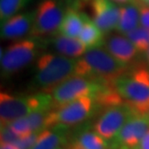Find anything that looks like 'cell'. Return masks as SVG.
<instances>
[{"label": "cell", "mask_w": 149, "mask_h": 149, "mask_svg": "<svg viewBox=\"0 0 149 149\" xmlns=\"http://www.w3.org/2000/svg\"><path fill=\"white\" fill-rule=\"evenodd\" d=\"M143 3H145L146 4H148V5H149V0H142Z\"/></svg>", "instance_id": "obj_30"}, {"label": "cell", "mask_w": 149, "mask_h": 149, "mask_svg": "<svg viewBox=\"0 0 149 149\" xmlns=\"http://www.w3.org/2000/svg\"><path fill=\"white\" fill-rule=\"evenodd\" d=\"M145 116H147V117L148 118V119H149V109H148V112L146 113V114H145Z\"/></svg>", "instance_id": "obj_31"}, {"label": "cell", "mask_w": 149, "mask_h": 149, "mask_svg": "<svg viewBox=\"0 0 149 149\" xmlns=\"http://www.w3.org/2000/svg\"><path fill=\"white\" fill-rule=\"evenodd\" d=\"M40 133L41 132L32 133L27 136L22 137L17 141L16 143L13 144V145H15L18 149H32L35 143L37 142V139Z\"/></svg>", "instance_id": "obj_25"}, {"label": "cell", "mask_w": 149, "mask_h": 149, "mask_svg": "<svg viewBox=\"0 0 149 149\" xmlns=\"http://www.w3.org/2000/svg\"><path fill=\"white\" fill-rule=\"evenodd\" d=\"M103 149H111V148H110L109 147V148H103Z\"/></svg>", "instance_id": "obj_33"}, {"label": "cell", "mask_w": 149, "mask_h": 149, "mask_svg": "<svg viewBox=\"0 0 149 149\" xmlns=\"http://www.w3.org/2000/svg\"><path fill=\"white\" fill-rule=\"evenodd\" d=\"M136 113L127 104L105 108L94 125V130L109 142L120 131L125 123Z\"/></svg>", "instance_id": "obj_10"}, {"label": "cell", "mask_w": 149, "mask_h": 149, "mask_svg": "<svg viewBox=\"0 0 149 149\" xmlns=\"http://www.w3.org/2000/svg\"><path fill=\"white\" fill-rule=\"evenodd\" d=\"M123 101L138 114L145 115L149 109V69L138 65L128 68L114 81Z\"/></svg>", "instance_id": "obj_3"}, {"label": "cell", "mask_w": 149, "mask_h": 149, "mask_svg": "<svg viewBox=\"0 0 149 149\" xmlns=\"http://www.w3.org/2000/svg\"><path fill=\"white\" fill-rule=\"evenodd\" d=\"M52 109L54 104L51 93L38 91L29 95H15L5 91L0 93L1 125L26 117L36 110Z\"/></svg>", "instance_id": "obj_5"}, {"label": "cell", "mask_w": 149, "mask_h": 149, "mask_svg": "<svg viewBox=\"0 0 149 149\" xmlns=\"http://www.w3.org/2000/svg\"><path fill=\"white\" fill-rule=\"evenodd\" d=\"M85 22L84 12L80 10L79 0L70 7L65 14L59 28L60 34L70 37H79Z\"/></svg>", "instance_id": "obj_16"}, {"label": "cell", "mask_w": 149, "mask_h": 149, "mask_svg": "<svg viewBox=\"0 0 149 149\" xmlns=\"http://www.w3.org/2000/svg\"><path fill=\"white\" fill-rule=\"evenodd\" d=\"M35 0H0V21L5 22L11 17L22 12Z\"/></svg>", "instance_id": "obj_20"}, {"label": "cell", "mask_w": 149, "mask_h": 149, "mask_svg": "<svg viewBox=\"0 0 149 149\" xmlns=\"http://www.w3.org/2000/svg\"><path fill=\"white\" fill-rule=\"evenodd\" d=\"M133 149H149V130L140 141V143Z\"/></svg>", "instance_id": "obj_27"}, {"label": "cell", "mask_w": 149, "mask_h": 149, "mask_svg": "<svg viewBox=\"0 0 149 149\" xmlns=\"http://www.w3.org/2000/svg\"><path fill=\"white\" fill-rule=\"evenodd\" d=\"M44 38L30 37L9 44L1 52V71L3 76H10L37 60L47 47Z\"/></svg>", "instance_id": "obj_4"}, {"label": "cell", "mask_w": 149, "mask_h": 149, "mask_svg": "<svg viewBox=\"0 0 149 149\" xmlns=\"http://www.w3.org/2000/svg\"><path fill=\"white\" fill-rule=\"evenodd\" d=\"M78 0H41L35 9V20L30 37L44 38L59 32L66 11Z\"/></svg>", "instance_id": "obj_6"}, {"label": "cell", "mask_w": 149, "mask_h": 149, "mask_svg": "<svg viewBox=\"0 0 149 149\" xmlns=\"http://www.w3.org/2000/svg\"><path fill=\"white\" fill-rule=\"evenodd\" d=\"M36 12L28 10L21 12L1 23V38L5 40H19L29 35L32 30Z\"/></svg>", "instance_id": "obj_12"}, {"label": "cell", "mask_w": 149, "mask_h": 149, "mask_svg": "<svg viewBox=\"0 0 149 149\" xmlns=\"http://www.w3.org/2000/svg\"><path fill=\"white\" fill-rule=\"evenodd\" d=\"M149 130V119L145 115L134 114L109 141L111 149H133Z\"/></svg>", "instance_id": "obj_11"}, {"label": "cell", "mask_w": 149, "mask_h": 149, "mask_svg": "<svg viewBox=\"0 0 149 149\" xmlns=\"http://www.w3.org/2000/svg\"><path fill=\"white\" fill-rule=\"evenodd\" d=\"M147 52H148L147 55H148V62H149V48H148V50L147 51Z\"/></svg>", "instance_id": "obj_32"}, {"label": "cell", "mask_w": 149, "mask_h": 149, "mask_svg": "<svg viewBox=\"0 0 149 149\" xmlns=\"http://www.w3.org/2000/svg\"><path fill=\"white\" fill-rule=\"evenodd\" d=\"M79 6L104 34L117 28L119 6L112 0H79Z\"/></svg>", "instance_id": "obj_9"}, {"label": "cell", "mask_w": 149, "mask_h": 149, "mask_svg": "<svg viewBox=\"0 0 149 149\" xmlns=\"http://www.w3.org/2000/svg\"><path fill=\"white\" fill-rule=\"evenodd\" d=\"M1 149H18L15 145L10 143H1Z\"/></svg>", "instance_id": "obj_28"}, {"label": "cell", "mask_w": 149, "mask_h": 149, "mask_svg": "<svg viewBox=\"0 0 149 149\" xmlns=\"http://www.w3.org/2000/svg\"><path fill=\"white\" fill-rule=\"evenodd\" d=\"M106 50L113 56L124 64L128 65L139 52L133 43L125 35H112L104 42Z\"/></svg>", "instance_id": "obj_13"}, {"label": "cell", "mask_w": 149, "mask_h": 149, "mask_svg": "<svg viewBox=\"0 0 149 149\" xmlns=\"http://www.w3.org/2000/svg\"><path fill=\"white\" fill-rule=\"evenodd\" d=\"M113 2H114L115 3H118V4H126V3H133L134 0H112Z\"/></svg>", "instance_id": "obj_29"}, {"label": "cell", "mask_w": 149, "mask_h": 149, "mask_svg": "<svg viewBox=\"0 0 149 149\" xmlns=\"http://www.w3.org/2000/svg\"><path fill=\"white\" fill-rule=\"evenodd\" d=\"M105 84L107 83L74 74L57 85L51 92L54 108L83 96H92L94 98Z\"/></svg>", "instance_id": "obj_8"}, {"label": "cell", "mask_w": 149, "mask_h": 149, "mask_svg": "<svg viewBox=\"0 0 149 149\" xmlns=\"http://www.w3.org/2000/svg\"><path fill=\"white\" fill-rule=\"evenodd\" d=\"M84 14L85 22L78 38L87 47V49L102 47L105 42L104 37V33L102 32L101 29L91 20L85 13H84Z\"/></svg>", "instance_id": "obj_18"}, {"label": "cell", "mask_w": 149, "mask_h": 149, "mask_svg": "<svg viewBox=\"0 0 149 149\" xmlns=\"http://www.w3.org/2000/svg\"><path fill=\"white\" fill-rule=\"evenodd\" d=\"M52 109H39L26 116L32 133H39L47 128V119Z\"/></svg>", "instance_id": "obj_22"}, {"label": "cell", "mask_w": 149, "mask_h": 149, "mask_svg": "<svg viewBox=\"0 0 149 149\" xmlns=\"http://www.w3.org/2000/svg\"><path fill=\"white\" fill-rule=\"evenodd\" d=\"M128 69V65L113 56L106 48H90L76 60L74 74L104 83H114Z\"/></svg>", "instance_id": "obj_1"}, {"label": "cell", "mask_w": 149, "mask_h": 149, "mask_svg": "<svg viewBox=\"0 0 149 149\" xmlns=\"http://www.w3.org/2000/svg\"><path fill=\"white\" fill-rule=\"evenodd\" d=\"M95 102L92 96H83L52 109L47 119V128L55 125L73 126L84 122L90 117Z\"/></svg>", "instance_id": "obj_7"}, {"label": "cell", "mask_w": 149, "mask_h": 149, "mask_svg": "<svg viewBox=\"0 0 149 149\" xmlns=\"http://www.w3.org/2000/svg\"><path fill=\"white\" fill-rule=\"evenodd\" d=\"M133 43L139 52H147L149 48V29L139 26L125 35Z\"/></svg>", "instance_id": "obj_21"}, {"label": "cell", "mask_w": 149, "mask_h": 149, "mask_svg": "<svg viewBox=\"0 0 149 149\" xmlns=\"http://www.w3.org/2000/svg\"><path fill=\"white\" fill-rule=\"evenodd\" d=\"M140 26V13L138 5L133 2L119 6V20L116 28L123 35Z\"/></svg>", "instance_id": "obj_17"}, {"label": "cell", "mask_w": 149, "mask_h": 149, "mask_svg": "<svg viewBox=\"0 0 149 149\" xmlns=\"http://www.w3.org/2000/svg\"><path fill=\"white\" fill-rule=\"evenodd\" d=\"M50 42L56 53L70 58H80L88 50L79 38L67 37L60 33L52 36Z\"/></svg>", "instance_id": "obj_15"}, {"label": "cell", "mask_w": 149, "mask_h": 149, "mask_svg": "<svg viewBox=\"0 0 149 149\" xmlns=\"http://www.w3.org/2000/svg\"><path fill=\"white\" fill-rule=\"evenodd\" d=\"M8 124L13 129V131L16 133L17 136H19L20 138L27 136V135H29L32 133V129L30 128V125H29L26 117H22L15 119V120L12 121Z\"/></svg>", "instance_id": "obj_23"}, {"label": "cell", "mask_w": 149, "mask_h": 149, "mask_svg": "<svg viewBox=\"0 0 149 149\" xmlns=\"http://www.w3.org/2000/svg\"><path fill=\"white\" fill-rule=\"evenodd\" d=\"M20 139L13 129L8 126V124L1 125V143H2L15 144L16 142Z\"/></svg>", "instance_id": "obj_24"}, {"label": "cell", "mask_w": 149, "mask_h": 149, "mask_svg": "<svg viewBox=\"0 0 149 149\" xmlns=\"http://www.w3.org/2000/svg\"><path fill=\"white\" fill-rule=\"evenodd\" d=\"M109 147L108 141L95 130H85L70 143L67 149H103Z\"/></svg>", "instance_id": "obj_19"}, {"label": "cell", "mask_w": 149, "mask_h": 149, "mask_svg": "<svg viewBox=\"0 0 149 149\" xmlns=\"http://www.w3.org/2000/svg\"><path fill=\"white\" fill-rule=\"evenodd\" d=\"M59 149H63V148H59Z\"/></svg>", "instance_id": "obj_34"}, {"label": "cell", "mask_w": 149, "mask_h": 149, "mask_svg": "<svg viewBox=\"0 0 149 149\" xmlns=\"http://www.w3.org/2000/svg\"><path fill=\"white\" fill-rule=\"evenodd\" d=\"M76 60L52 52L42 53L36 60L32 85L39 92L51 93L74 74Z\"/></svg>", "instance_id": "obj_2"}, {"label": "cell", "mask_w": 149, "mask_h": 149, "mask_svg": "<svg viewBox=\"0 0 149 149\" xmlns=\"http://www.w3.org/2000/svg\"><path fill=\"white\" fill-rule=\"evenodd\" d=\"M68 126L61 124L45 128L37 139L32 149H59L67 142Z\"/></svg>", "instance_id": "obj_14"}, {"label": "cell", "mask_w": 149, "mask_h": 149, "mask_svg": "<svg viewBox=\"0 0 149 149\" xmlns=\"http://www.w3.org/2000/svg\"><path fill=\"white\" fill-rule=\"evenodd\" d=\"M133 2L139 8L140 25L149 29V5L146 4L142 0H134Z\"/></svg>", "instance_id": "obj_26"}]
</instances>
